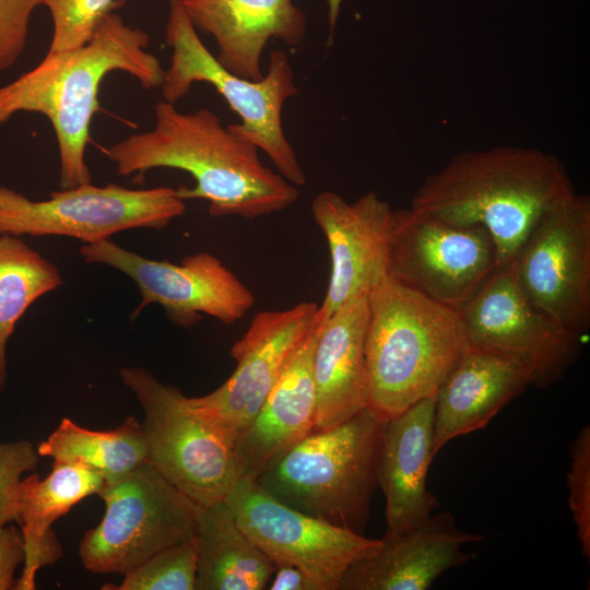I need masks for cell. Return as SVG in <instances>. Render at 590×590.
I'll return each instance as SVG.
<instances>
[{"label": "cell", "instance_id": "6da1fadb", "mask_svg": "<svg viewBox=\"0 0 590 590\" xmlns=\"http://www.w3.org/2000/svg\"><path fill=\"white\" fill-rule=\"evenodd\" d=\"M105 154L120 176L161 167L190 174L196 185L177 188L178 197L206 200L215 217L256 219L287 209L299 198L296 186L261 162L252 142L206 108L186 114L162 99L152 130L129 135Z\"/></svg>", "mask_w": 590, "mask_h": 590}, {"label": "cell", "instance_id": "7a4b0ae2", "mask_svg": "<svg viewBox=\"0 0 590 590\" xmlns=\"http://www.w3.org/2000/svg\"><path fill=\"white\" fill-rule=\"evenodd\" d=\"M564 163L535 148L464 151L429 175L411 209L455 226H483L498 267L514 258L541 217L574 193Z\"/></svg>", "mask_w": 590, "mask_h": 590}, {"label": "cell", "instance_id": "3957f363", "mask_svg": "<svg viewBox=\"0 0 590 590\" xmlns=\"http://www.w3.org/2000/svg\"><path fill=\"white\" fill-rule=\"evenodd\" d=\"M149 44L148 33L109 12L84 46L47 51L32 70L0 86V126L20 111L46 116L59 150L60 188L91 182L85 149L101 83L111 71H123L144 88L160 87L165 69Z\"/></svg>", "mask_w": 590, "mask_h": 590}, {"label": "cell", "instance_id": "277c9868", "mask_svg": "<svg viewBox=\"0 0 590 590\" xmlns=\"http://www.w3.org/2000/svg\"><path fill=\"white\" fill-rule=\"evenodd\" d=\"M465 346L459 310L385 278L367 295L369 406L389 420L435 396Z\"/></svg>", "mask_w": 590, "mask_h": 590}, {"label": "cell", "instance_id": "5b68a950", "mask_svg": "<svg viewBox=\"0 0 590 590\" xmlns=\"http://www.w3.org/2000/svg\"><path fill=\"white\" fill-rule=\"evenodd\" d=\"M386 422L367 406L335 426L312 430L255 481L295 510L363 534L378 486Z\"/></svg>", "mask_w": 590, "mask_h": 590}, {"label": "cell", "instance_id": "8992f818", "mask_svg": "<svg viewBox=\"0 0 590 590\" xmlns=\"http://www.w3.org/2000/svg\"><path fill=\"white\" fill-rule=\"evenodd\" d=\"M165 42L172 48L161 84L163 101L176 104L193 83L211 84L240 118L229 125L267 154L276 172L296 187L307 181L282 125L284 103L298 93L288 56L272 50L262 79L251 81L226 70L204 46L181 0H167Z\"/></svg>", "mask_w": 590, "mask_h": 590}, {"label": "cell", "instance_id": "52a82bcc", "mask_svg": "<svg viewBox=\"0 0 590 590\" xmlns=\"http://www.w3.org/2000/svg\"><path fill=\"white\" fill-rule=\"evenodd\" d=\"M119 375L143 410L148 461L199 506L225 500L243 480L234 439L150 370L125 367Z\"/></svg>", "mask_w": 590, "mask_h": 590}, {"label": "cell", "instance_id": "ba28073f", "mask_svg": "<svg viewBox=\"0 0 590 590\" xmlns=\"http://www.w3.org/2000/svg\"><path fill=\"white\" fill-rule=\"evenodd\" d=\"M102 521L79 546L95 574L125 575L154 554L196 538L201 506L170 484L149 461L105 484Z\"/></svg>", "mask_w": 590, "mask_h": 590}, {"label": "cell", "instance_id": "9c48e42d", "mask_svg": "<svg viewBox=\"0 0 590 590\" xmlns=\"http://www.w3.org/2000/svg\"><path fill=\"white\" fill-rule=\"evenodd\" d=\"M186 211L176 189L83 184L32 200L0 185V234L67 236L92 244L132 228L162 229Z\"/></svg>", "mask_w": 590, "mask_h": 590}, {"label": "cell", "instance_id": "30bf717a", "mask_svg": "<svg viewBox=\"0 0 590 590\" xmlns=\"http://www.w3.org/2000/svg\"><path fill=\"white\" fill-rule=\"evenodd\" d=\"M498 268L483 226H455L413 209L392 210L388 276L445 306L462 309Z\"/></svg>", "mask_w": 590, "mask_h": 590}, {"label": "cell", "instance_id": "8fae6325", "mask_svg": "<svg viewBox=\"0 0 590 590\" xmlns=\"http://www.w3.org/2000/svg\"><path fill=\"white\" fill-rule=\"evenodd\" d=\"M508 264L536 309L581 337L590 322V198L575 191L548 210Z\"/></svg>", "mask_w": 590, "mask_h": 590}, {"label": "cell", "instance_id": "7c38bea8", "mask_svg": "<svg viewBox=\"0 0 590 590\" xmlns=\"http://www.w3.org/2000/svg\"><path fill=\"white\" fill-rule=\"evenodd\" d=\"M459 311L467 345L508 362L530 386L554 385L578 357L581 337L536 309L508 263Z\"/></svg>", "mask_w": 590, "mask_h": 590}, {"label": "cell", "instance_id": "4fadbf2b", "mask_svg": "<svg viewBox=\"0 0 590 590\" xmlns=\"http://www.w3.org/2000/svg\"><path fill=\"white\" fill-rule=\"evenodd\" d=\"M225 502L272 562L298 567L311 590H339L346 570L380 543L288 507L255 480H241Z\"/></svg>", "mask_w": 590, "mask_h": 590}, {"label": "cell", "instance_id": "5bb4252c", "mask_svg": "<svg viewBox=\"0 0 590 590\" xmlns=\"http://www.w3.org/2000/svg\"><path fill=\"white\" fill-rule=\"evenodd\" d=\"M80 255L85 262L111 267L135 283L141 302L132 318L148 305L157 304L178 327L194 326L202 314L232 324L255 305L251 291L217 257L205 251L175 264L142 257L105 239L84 244Z\"/></svg>", "mask_w": 590, "mask_h": 590}, {"label": "cell", "instance_id": "9a60e30c", "mask_svg": "<svg viewBox=\"0 0 590 590\" xmlns=\"http://www.w3.org/2000/svg\"><path fill=\"white\" fill-rule=\"evenodd\" d=\"M319 305L303 302L257 314L232 346L237 366L212 392L187 397L189 406L236 440L259 411L273 385L318 322Z\"/></svg>", "mask_w": 590, "mask_h": 590}, {"label": "cell", "instance_id": "2e32d148", "mask_svg": "<svg viewBox=\"0 0 590 590\" xmlns=\"http://www.w3.org/2000/svg\"><path fill=\"white\" fill-rule=\"evenodd\" d=\"M311 214L329 248L330 275L318 318L327 320L346 303L368 295L388 276V236L392 210L369 191L353 202L333 191L319 192Z\"/></svg>", "mask_w": 590, "mask_h": 590}, {"label": "cell", "instance_id": "e0dca14e", "mask_svg": "<svg viewBox=\"0 0 590 590\" xmlns=\"http://www.w3.org/2000/svg\"><path fill=\"white\" fill-rule=\"evenodd\" d=\"M485 538L460 529L448 511L404 533L386 531L379 546L355 562L339 590H426L444 573L469 560L463 546Z\"/></svg>", "mask_w": 590, "mask_h": 590}, {"label": "cell", "instance_id": "ac0fdd59", "mask_svg": "<svg viewBox=\"0 0 590 590\" xmlns=\"http://www.w3.org/2000/svg\"><path fill=\"white\" fill-rule=\"evenodd\" d=\"M181 1L196 30L213 37L220 64L247 80L262 79L261 59L271 39L295 47L306 35V15L292 0Z\"/></svg>", "mask_w": 590, "mask_h": 590}, {"label": "cell", "instance_id": "d6986e66", "mask_svg": "<svg viewBox=\"0 0 590 590\" xmlns=\"http://www.w3.org/2000/svg\"><path fill=\"white\" fill-rule=\"evenodd\" d=\"M320 326L318 318L255 417L237 436L234 448L243 480H256L315 429L312 358Z\"/></svg>", "mask_w": 590, "mask_h": 590}, {"label": "cell", "instance_id": "ffe728a7", "mask_svg": "<svg viewBox=\"0 0 590 590\" xmlns=\"http://www.w3.org/2000/svg\"><path fill=\"white\" fill-rule=\"evenodd\" d=\"M435 396L387 420L382 433L378 486L386 499L387 530L409 532L439 505L427 487L433 455Z\"/></svg>", "mask_w": 590, "mask_h": 590}, {"label": "cell", "instance_id": "44dd1931", "mask_svg": "<svg viewBox=\"0 0 590 590\" xmlns=\"http://www.w3.org/2000/svg\"><path fill=\"white\" fill-rule=\"evenodd\" d=\"M366 324L367 295L346 303L321 322L312 358L314 430L335 426L369 406Z\"/></svg>", "mask_w": 590, "mask_h": 590}, {"label": "cell", "instance_id": "7402d4cb", "mask_svg": "<svg viewBox=\"0 0 590 590\" xmlns=\"http://www.w3.org/2000/svg\"><path fill=\"white\" fill-rule=\"evenodd\" d=\"M508 362L467 345L435 393V456L450 440L484 428L529 387Z\"/></svg>", "mask_w": 590, "mask_h": 590}, {"label": "cell", "instance_id": "603a6c76", "mask_svg": "<svg viewBox=\"0 0 590 590\" xmlns=\"http://www.w3.org/2000/svg\"><path fill=\"white\" fill-rule=\"evenodd\" d=\"M104 485L103 477L93 470L61 461H54L45 479L33 473L21 480L16 507L25 555L14 590L35 589L37 571L62 555L52 523L82 499L98 495Z\"/></svg>", "mask_w": 590, "mask_h": 590}, {"label": "cell", "instance_id": "cb8c5ba5", "mask_svg": "<svg viewBox=\"0 0 590 590\" xmlns=\"http://www.w3.org/2000/svg\"><path fill=\"white\" fill-rule=\"evenodd\" d=\"M194 590H263L272 578V559L244 532L223 500L201 507Z\"/></svg>", "mask_w": 590, "mask_h": 590}, {"label": "cell", "instance_id": "d4e9b609", "mask_svg": "<svg viewBox=\"0 0 590 590\" xmlns=\"http://www.w3.org/2000/svg\"><path fill=\"white\" fill-rule=\"evenodd\" d=\"M37 451L54 461L82 464L101 475L105 484L122 479L148 461L142 424L132 416L108 430L87 429L64 417Z\"/></svg>", "mask_w": 590, "mask_h": 590}, {"label": "cell", "instance_id": "484cf974", "mask_svg": "<svg viewBox=\"0 0 590 590\" xmlns=\"http://www.w3.org/2000/svg\"><path fill=\"white\" fill-rule=\"evenodd\" d=\"M58 268L19 236L0 234V392L7 385V343L35 300L62 285Z\"/></svg>", "mask_w": 590, "mask_h": 590}, {"label": "cell", "instance_id": "4316f807", "mask_svg": "<svg viewBox=\"0 0 590 590\" xmlns=\"http://www.w3.org/2000/svg\"><path fill=\"white\" fill-rule=\"evenodd\" d=\"M197 543L190 541L165 548L123 575L118 590H194Z\"/></svg>", "mask_w": 590, "mask_h": 590}, {"label": "cell", "instance_id": "83f0119b", "mask_svg": "<svg viewBox=\"0 0 590 590\" xmlns=\"http://www.w3.org/2000/svg\"><path fill=\"white\" fill-rule=\"evenodd\" d=\"M52 19V38L48 52L84 46L102 20L117 7L116 0H40Z\"/></svg>", "mask_w": 590, "mask_h": 590}, {"label": "cell", "instance_id": "f1b7e54d", "mask_svg": "<svg viewBox=\"0 0 590 590\" xmlns=\"http://www.w3.org/2000/svg\"><path fill=\"white\" fill-rule=\"evenodd\" d=\"M568 505L582 554L590 557V427L583 426L569 446Z\"/></svg>", "mask_w": 590, "mask_h": 590}, {"label": "cell", "instance_id": "f546056e", "mask_svg": "<svg viewBox=\"0 0 590 590\" xmlns=\"http://www.w3.org/2000/svg\"><path fill=\"white\" fill-rule=\"evenodd\" d=\"M39 453L26 440L0 442V526L17 522L16 497L22 475L38 465Z\"/></svg>", "mask_w": 590, "mask_h": 590}, {"label": "cell", "instance_id": "4dcf8cb0", "mask_svg": "<svg viewBox=\"0 0 590 590\" xmlns=\"http://www.w3.org/2000/svg\"><path fill=\"white\" fill-rule=\"evenodd\" d=\"M40 0H0V71L11 68L22 55L34 10Z\"/></svg>", "mask_w": 590, "mask_h": 590}, {"label": "cell", "instance_id": "1f68e13d", "mask_svg": "<svg viewBox=\"0 0 590 590\" xmlns=\"http://www.w3.org/2000/svg\"><path fill=\"white\" fill-rule=\"evenodd\" d=\"M24 555L23 539L16 527L0 526V590H14L17 580L14 574Z\"/></svg>", "mask_w": 590, "mask_h": 590}, {"label": "cell", "instance_id": "d6a6232c", "mask_svg": "<svg viewBox=\"0 0 590 590\" xmlns=\"http://www.w3.org/2000/svg\"><path fill=\"white\" fill-rule=\"evenodd\" d=\"M275 569L267 589L270 590H311L305 574L288 563L274 564Z\"/></svg>", "mask_w": 590, "mask_h": 590}, {"label": "cell", "instance_id": "836d02e7", "mask_svg": "<svg viewBox=\"0 0 590 590\" xmlns=\"http://www.w3.org/2000/svg\"><path fill=\"white\" fill-rule=\"evenodd\" d=\"M343 0H328V23H329V44L332 43V36L337 21L339 19L341 3Z\"/></svg>", "mask_w": 590, "mask_h": 590}]
</instances>
